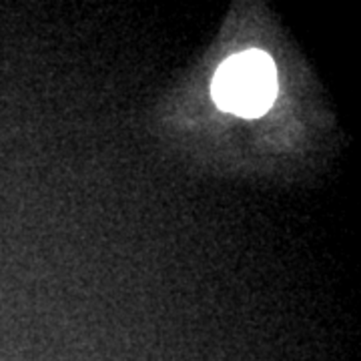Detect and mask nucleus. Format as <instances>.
I'll use <instances>...</instances> for the list:
<instances>
[{
    "instance_id": "obj_1",
    "label": "nucleus",
    "mask_w": 361,
    "mask_h": 361,
    "mask_svg": "<svg viewBox=\"0 0 361 361\" xmlns=\"http://www.w3.org/2000/svg\"><path fill=\"white\" fill-rule=\"evenodd\" d=\"M277 94L275 65L265 52L245 51L219 66L213 80V99L233 115H263Z\"/></svg>"
}]
</instances>
